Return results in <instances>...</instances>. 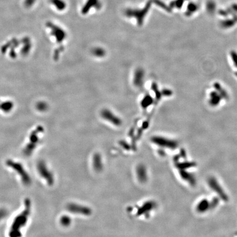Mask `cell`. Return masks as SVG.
Here are the masks:
<instances>
[{"mask_svg":"<svg viewBox=\"0 0 237 237\" xmlns=\"http://www.w3.org/2000/svg\"><path fill=\"white\" fill-rule=\"evenodd\" d=\"M231 57L232 60L233 61L234 64L236 65V67H237V53L236 52H234V51H232L231 52Z\"/></svg>","mask_w":237,"mask_h":237,"instance_id":"obj_16","label":"cell"},{"mask_svg":"<svg viewBox=\"0 0 237 237\" xmlns=\"http://www.w3.org/2000/svg\"><path fill=\"white\" fill-rule=\"evenodd\" d=\"M155 2L158 6H159L160 7L163 8V9H165L166 11L170 12V8L169 7H167L166 5H165V4L163 2L160 1L159 0H156Z\"/></svg>","mask_w":237,"mask_h":237,"instance_id":"obj_14","label":"cell"},{"mask_svg":"<svg viewBox=\"0 0 237 237\" xmlns=\"http://www.w3.org/2000/svg\"><path fill=\"white\" fill-rule=\"evenodd\" d=\"M70 220L69 219H67V217H63L62 220V223L63 225H64L65 226H67L68 224L69 223Z\"/></svg>","mask_w":237,"mask_h":237,"instance_id":"obj_18","label":"cell"},{"mask_svg":"<svg viewBox=\"0 0 237 237\" xmlns=\"http://www.w3.org/2000/svg\"><path fill=\"white\" fill-rule=\"evenodd\" d=\"M198 6L193 2H190L188 4L187 6V12H186V15L189 16L190 15H192L193 13L195 12L198 9Z\"/></svg>","mask_w":237,"mask_h":237,"instance_id":"obj_8","label":"cell"},{"mask_svg":"<svg viewBox=\"0 0 237 237\" xmlns=\"http://www.w3.org/2000/svg\"><path fill=\"white\" fill-rule=\"evenodd\" d=\"M92 53L95 56H97V57H103L105 55L104 51L103 49H101L100 48H97L94 49L93 50Z\"/></svg>","mask_w":237,"mask_h":237,"instance_id":"obj_13","label":"cell"},{"mask_svg":"<svg viewBox=\"0 0 237 237\" xmlns=\"http://www.w3.org/2000/svg\"><path fill=\"white\" fill-rule=\"evenodd\" d=\"M101 116L115 126H120L121 124V120L113 113L108 109H104L102 111Z\"/></svg>","mask_w":237,"mask_h":237,"instance_id":"obj_3","label":"cell"},{"mask_svg":"<svg viewBox=\"0 0 237 237\" xmlns=\"http://www.w3.org/2000/svg\"><path fill=\"white\" fill-rule=\"evenodd\" d=\"M236 21L234 20L227 19L225 20H222L221 22V25L224 28H230L232 27L235 24Z\"/></svg>","mask_w":237,"mask_h":237,"instance_id":"obj_9","label":"cell"},{"mask_svg":"<svg viewBox=\"0 0 237 237\" xmlns=\"http://www.w3.org/2000/svg\"><path fill=\"white\" fill-rule=\"evenodd\" d=\"M153 99L152 97L150 96H146L144 98V99L142 100V102L141 103L142 106L144 108H147L148 106H149L151 104L153 103Z\"/></svg>","mask_w":237,"mask_h":237,"instance_id":"obj_11","label":"cell"},{"mask_svg":"<svg viewBox=\"0 0 237 237\" xmlns=\"http://www.w3.org/2000/svg\"><path fill=\"white\" fill-rule=\"evenodd\" d=\"M7 215L6 211H4L3 209L0 210V220L3 219Z\"/></svg>","mask_w":237,"mask_h":237,"instance_id":"obj_19","label":"cell"},{"mask_svg":"<svg viewBox=\"0 0 237 237\" xmlns=\"http://www.w3.org/2000/svg\"><path fill=\"white\" fill-rule=\"evenodd\" d=\"M69 209L70 211H71L74 213H79L82 214H89L90 212V210H89L87 207H82V206H79L75 204L70 205L69 206Z\"/></svg>","mask_w":237,"mask_h":237,"instance_id":"obj_6","label":"cell"},{"mask_svg":"<svg viewBox=\"0 0 237 237\" xmlns=\"http://www.w3.org/2000/svg\"><path fill=\"white\" fill-rule=\"evenodd\" d=\"M219 13H220V14L221 15H223V16H226L227 15V12L225 11H222V10H221L220 11H219Z\"/></svg>","mask_w":237,"mask_h":237,"instance_id":"obj_21","label":"cell"},{"mask_svg":"<svg viewBox=\"0 0 237 237\" xmlns=\"http://www.w3.org/2000/svg\"><path fill=\"white\" fill-rule=\"evenodd\" d=\"M144 77L145 73L143 70L140 68L137 69L134 75V84L137 87L141 86L143 84Z\"/></svg>","mask_w":237,"mask_h":237,"instance_id":"obj_5","label":"cell"},{"mask_svg":"<svg viewBox=\"0 0 237 237\" xmlns=\"http://www.w3.org/2000/svg\"><path fill=\"white\" fill-rule=\"evenodd\" d=\"M25 209L19 214L12 223L9 230V237H21V229L25 226L30 212V202L28 199L25 200Z\"/></svg>","mask_w":237,"mask_h":237,"instance_id":"obj_1","label":"cell"},{"mask_svg":"<svg viewBox=\"0 0 237 237\" xmlns=\"http://www.w3.org/2000/svg\"><path fill=\"white\" fill-rule=\"evenodd\" d=\"M183 4H184V0H174L171 2V7L181 8L183 6Z\"/></svg>","mask_w":237,"mask_h":237,"instance_id":"obj_12","label":"cell"},{"mask_svg":"<svg viewBox=\"0 0 237 237\" xmlns=\"http://www.w3.org/2000/svg\"><path fill=\"white\" fill-rule=\"evenodd\" d=\"M163 95L164 96H171L172 95V92L170 90H169V89H165L163 90Z\"/></svg>","mask_w":237,"mask_h":237,"instance_id":"obj_17","label":"cell"},{"mask_svg":"<svg viewBox=\"0 0 237 237\" xmlns=\"http://www.w3.org/2000/svg\"><path fill=\"white\" fill-rule=\"evenodd\" d=\"M215 8H216V6H215V3L214 2L209 1L207 2V9L209 12L212 13L215 11Z\"/></svg>","mask_w":237,"mask_h":237,"instance_id":"obj_15","label":"cell"},{"mask_svg":"<svg viewBox=\"0 0 237 237\" xmlns=\"http://www.w3.org/2000/svg\"><path fill=\"white\" fill-rule=\"evenodd\" d=\"M232 9H233V11L237 12V4H233L232 6Z\"/></svg>","mask_w":237,"mask_h":237,"instance_id":"obj_20","label":"cell"},{"mask_svg":"<svg viewBox=\"0 0 237 237\" xmlns=\"http://www.w3.org/2000/svg\"><path fill=\"white\" fill-rule=\"evenodd\" d=\"M37 169L41 176L45 179L48 183L52 184L53 182V177L51 172L50 171H49L46 164L43 162L39 163L37 165Z\"/></svg>","mask_w":237,"mask_h":237,"instance_id":"obj_4","label":"cell"},{"mask_svg":"<svg viewBox=\"0 0 237 237\" xmlns=\"http://www.w3.org/2000/svg\"><path fill=\"white\" fill-rule=\"evenodd\" d=\"M214 87L215 89L217 90V92H219V93L221 95L222 97H224L225 98H228V95L225 91V89H223L221 85L219 84L218 83H215L214 84Z\"/></svg>","mask_w":237,"mask_h":237,"instance_id":"obj_10","label":"cell"},{"mask_svg":"<svg viewBox=\"0 0 237 237\" xmlns=\"http://www.w3.org/2000/svg\"><path fill=\"white\" fill-rule=\"evenodd\" d=\"M7 165L8 166L12 167L13 169L16 171L17 173H18L19 176L22 180L23 182L25 185H29L30 183V178L29 174L26 172V171L24 170L22 165L19 163H15L12 161H8Z\"/></svg>","mask_w":237,"mask_h":237,"instance_id":"obj_2","label":"cell"},{"mask_svg":"<svg viewBox=\"0 0 237 237\" xmlns=\"http://www.w3.org/2000/svg\"><path fill=\"white\" fill-rule=\"evenodd\" d=\"M236 76H237V73H236Z\"/></svg>","mask_w":237,"mask_h":237,"instance_id":"obj_22","label":"cell"},{"mask_svg":"<svg viewBox=\"0 0 237 237\" xmlns=\"http://www.w3.org/2000/svg\"><path fill=\"white\" fill-rule=\"evenodd\" d=\"M221 95L217 92H212L210 95L209 103L211 106H217L221 99Z\"/></svg>","mask_w":237,"mask_h":237,"instance_id":"obj_7","label":"cell"}]
</instances>
